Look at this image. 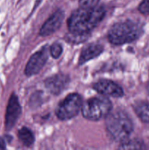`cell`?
Returning <instances> with one entry per match:
<instances>
[{
  "mask_svg": "<svg viewBox=\"0 0 149 150\" xmlns=\"http://www.w3.org/2000/svg\"><path fill=\"white\" fill-rule=\"evenodd\" d=\"M105 10L102 7H80L73 12L67 21L70 33L88 35L104 18Z\"/></svg>",
  "mask_w": 149,
  "mask_h": 150,
  "instance_id": "1",
  "label": "cell"
},
{
  "mask_svg": "<svg viewBox=\"0 0 149 150\" xmlns=\"http://www.w3.org/2000/svg\"><path fill=\"white\" fill-rule=\"evenodd\" d=\"M105 126L108 135L115 142L127 140L132 133L133 124L124 111L117 110L105 117Z\"/></svg>",
  "mask_w": 149,
  "mask_h": 150,
  "instance_id": "2",
  "label": "cell"
},
{
  "mask_svg": "<svg viewBox=\"0 0 149 150\" xmlns=\"http://www.w3.org/2000/svg\"><path fill=\"white\" fill-rule=\"evenodd\" d=\"M141 25L132 21L115 23L108 32V40L113 45H119L133 42L143 34Z\"/></svg>",
  "mask_w": 149,
  "mask_h": 150,
  "instance_id": "3",
  "label": "cell"
},
{
  "mask_svg": "<svg viewBox=\"0 0 149 150\" xmlns=\"http://www.w3.org/2000/svg\"><path fill=\"white\" fill-rule=\"evenodd\" d=\"M112 105L107 97L96 96L89 98L83 103L81 112L83 117L91 121H98L105 118L110 113Z\"/></svg>",
  "mask_w": 149,
  "mask_h": 150,
  "instance_id": "4",
  "label": "cell"
},
{
  "mask_svg": "<svg viewBox=\"0 0 149 150\" xmlns=\"http://www.w3.org/2000/svg\"><path fill=\"white\" fill-rule=\"evenodd\" d=\"M82 98L77 93H72L67 95L64 100L61 101L56 110V115L59 120H71L81 111Z\"/></svg>",
  "mask_w": 149,
  "mask_h": 150,
  "instance_id": "5",
  "label": "cell"
},
{
  "mask_svg": "<svg viewBox=\"0 0 149 150\" xmlns=\"http://www.w3.org/2000/svg\"><path fill=\"white\" fill-rule=\"evenodd\" d=\"M48 58V47H43L30 57L25 68V74L27 76L36 75L42 70Z\"/></svg>",
  "mask_w": 149,
  "mask_h": 150,
  "instance_id": "6",
  "label": "cell"
},
{
  "mask_svg": "<svg viewBox=\"0 0 149 150\" xmlns=\"http://www.w3.org/2000/svg\"><path fill=\"white\" fill-rule=\"evenodd\" d=\"M21 114V106L15 94L10 96L5 114V129L10 130L15 126Z\"/></svg>",
  "mask_w": 149,
  "mask_h": 150,
  "instance_id": "7",
  "label": "cell"
},
{
  "mask_svg": "<svg viewBox=\"0 0 149 150\" xmlns=\"http://www.w3.org/2000/svg\"><path fill=\"white\" fill-rule=\"evenodd\" d=\"M93 89L105 97L119 98L124 96V90L118 83L110 80H100L93 85Z\"/></svg>",
  "mask_w": 149,
  "mask_h": 150,
  "instance_id": "8",
  "label": "cell"
},
{
  "mask_svg": "<svg viewBox=\"0 0 149 150\" xmlns=\"http://www.w3.org/2000/svg\"><path fill=\"white\" fill-rule=\"evenodd\" d=\"M70 83V77L67 75L60 73L48 78L45 81V87L54 95H59L66 89Z\"/></svg>",
  "mask_w": 149,
  "mask_h": 150,
  "instance_id": "9",
  "label": "cell"
},
{
  "mask_svg": "<svg viewBox=\"0 0 149 150\" xmlns=\"http://www.w3.org/2000/svg\"><path fill=\"white\" fill-rule=\"evenodd\" d=\"M64 18V13L61 10L54 12L43 23L39 30V35L45 37L53 34L61 27Z\"/></svg>",
  "mask_w": 149,
  "mask_h": 150,
  "instance_id": "10",
  "label": "cell"
},
{
  "mask_svg": "<svg viewBox=\"0 0 149 150\" xmlns=\"http://www.w3.org/2000/svg\"><path fill=\"white\" fill-rule=\"evenodd\" d=\"M103 50L104 47L102 44L96 42L89 44L82 51L79 57V64H83L89 60L97 57L103 52Z\"/></svg>",
  "mask_w": 149,
  "mask_h": 150,
  "instance_id": "11",
  "label": "cell"
},
{
  "mask_svg": "<svg viewBox=\"0 0 149 150\" xmlns=\"http://www.w3.org/2000/svg\"><path fill=\"white\" fill-rule=\"evenodd\" d=\"M134 112L142 122L149 123V103L145 101H138L133 105Z\"/></svg>",
  "mask_w": 149,
  "mask_h": 150,
  "instance_id": "12",
  "label": "cell"
},
{
  "mask_svg": "<svg viewBox=\"0 0 149 150\" xmlns=\"http://www.w3.org/2000/svg\"><path fill=\"white\" fill-rule=\"evenodd\" d=\"M18 136L19 140L21 142L23 146L26 147L31 146L34 142V136L33 133L26 127H22L18 130Z\"/></svg>",
  "mask_w": 149,
  "mask_h": 150,
  "instance_id": "13",
  "label": "cell"
},
{
  "mask_svg": "<svg viewBox=\"0 0 149 150\" xmlns=\"http://www.w3.org/2000/svg\"><path fill=\"white\" fill-rule=\"evenodd\" d=\"M121 149H146V146L143 142L137 139L134 140H126L122 142L119 146Z\"/></svg>",
  "mask_w": 149,
  "mask_h": 150,
  "instance_id": "14",
  "label": "cell"
},
{
  "mask_svg": "<svg viewBox=\"0 0 149 150\" xmlns=\"http://www.w3.org/2000/svg\"><path fill=\"white\" fill-rule=\"evenodd\" d=\"M63 52V48L59 43H53L50 48V54L54 59L59 58Z\"/></svg>",
  "mask_w": 149,
  "mask_h": 150,
  "instance_id": "15",
  "label": "cell"
},
{
  "mask_svg": "<svg viewBox=\"0 0 149 150\" xmlns=\"http://www.w3.org/2000/svg\"><path fill=\"white\" fill-rule=\"evenodd\" d=\"M140 13L148 16L149 15V0H143L138 7Z\"/></svg>",
  "mask_w": 149,
  "mask_h": 150,
  "instance_id": "16",
  "label": "cell"
},
{
  "mask_svg": "<svg viewBox=\"0 0 149 150\" xmlns=\"http://www.w3.org/2000/svg\"><path fill=\"white\" fill-rule=\"evenodd\" d=\"M100 0H79L80 7H93L97 6Z\"/></svg>",
  "mask_w": 149,
  "mask_h": 150,
  "instance_id": "17",
  "label": "cell"
},
{
  "mask_svg": "<svg viewBox=\"0 0 149 150\" xmlns=\"http://www.w3.org/2000/svg\"><path fill=\"white\" fill-rule=\"evenodd\" d=\"M5 143H4V140L0 138V148L1 149H5Z\"/></svg>",
  "mask_w": 149,
  "mask_h": 150,
  "instance_id": "18",
  "label": "cell"
}]
</instances>
